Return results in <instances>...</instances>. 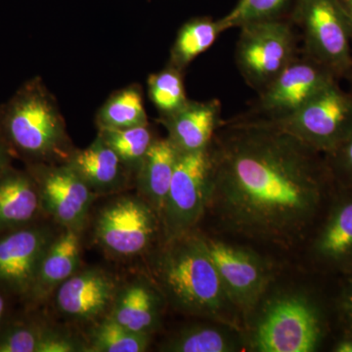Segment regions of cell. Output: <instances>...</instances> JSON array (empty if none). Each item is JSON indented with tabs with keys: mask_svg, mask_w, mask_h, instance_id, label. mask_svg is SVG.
Wrapping results in <instances>:
<instances>
[{
	"mask_svg": "<svg viewBox=\"0 0 352 352\" xmlns=\"http://www.w3.org/2000/svg\"><path fill=\"white\" fill-rule=\"evenodd\" d=\"M0 133L12 155L29 164H51L72 155L63 117L39 78L0 107Z\"/></svg>",
	"mask_w": 352,
	"mask_h": 352,
	"instance_id": "obj_4",
	"label": "cell"
},
{
	"mask_svg": "<svg viewBox=\"0 0 352 352\" xmlns=\"http://www.w3.org/2000/svg\"><path fill=\"white\" fill-rule=\"evenodd\" d=\"M223 32L220 20L199 17L188 21L178 31L168 65L183 72L193 60L210 50Z\"/></svg>",
	"mask_w": 352,
	"mask_h": 352,
	"instance_id": "obj_23",
	"label": "cell"
},
{
	"mask_svg": "<svg viewBox=\"0 0 352 352\" xmlns=\"http://www.w3.org/2000/svg\"><path fill=\"white\" fill-rule=\"evenodd\" d=\"M171 143L179 153L207 149L221 126V104L219 100L188 101L179 111L161 118Z\"/></svg>",
	"mask_w": 352,
	"mask_h": 352,
	"instance_id": "obj_16",
	"label": "cell"
},
{
	"mask_svg": "<svg viewBox=\"0 0 352 352\" xmlns=\"http://www.w3.org/2000/svg\"><path fill=\"white\" fill-rule=\"evenodd\" d=\"M340 4L344 7V11L349 16L352 24V0H340Z\"/></svg>",
	"mask_w": 352,
	"mask_h": 352,
	"instance_id": "obj_36",
	"label": "cell"
},
{
	"mask_svg": "<svg viewBox=\"0 0 352 352\" xmlns=\"http://www.w3.org/2000/svg\"><path fill=\"white\" fill-rule=\"evenodd\" d=\"M7 309V302L6 298L2 295V291H0V325H1L2 321H3L4 317H6Z\"/></svg>",
	"mask_w": 352,
	"mask_h": 352,
	"instance_id": "obj_35",
	"label": "cell"
},
{
	"mask_svg": "<svg viewBox=\"0 0 352 352\" xmlns=\"http://www.w3.org/2000/svg\"><path fill=\"white\" fill-rule=\"evenodd\" d=\"M149 96L161 118L168 117L186 105L182 71L168 65L163 71L153 74L148 80Z\"/></svg>",
	"mask_w": 352,
	"mask_h": 352,
	"instance_id": "obj_27",
	"label": "cell"
},
{
	"mask_svg": "<svg viewBox=\"0 0 352 352\" xmlns=\"http://www.w3.org/2000/svg\"><path fill=\"white\" fill-rule=\"evenodd\" d=\"M152 270L154 284L175 309L242 329V316L229 300L199 234L166 241Z\"/></svg>",
	"mask_w": 352,
	"mask_h": 352,
	"instance_id": "obj_2",
	"label": "cell"
},
{
	"mask_svg": "<svg viewBox=\"0 0 352 352\" xmlns=\"http://www.w3.org/2000/svg\"><path fill=\"white\" fill-rule=\"evenodd\" d=\"M179 152L168 138H156L136 173L139 194L161 220Z\"/></svg>",
	"mask_w": 352,
	"mask_h": 352,
	"instance_id": "obj_21",
	"label": "cell"
},
{
	"mask_svg": "<svg viewBox=\"0 0 352 352\" xmlns=\"http://www.w3.org/2000/svg\"><path fill=\"white\" fill-rule=\"evenodd\" d=\"M340 337L333 342L332 349L333 352H352V333L340 332Z\"/></svg>",
	"mask_w": 352,
	"mask_h": 352,
	"instance_id": "obj_33",
	"label": "cell"
},
{
	"mask_svg": "<svg viewBox=\"0 0 352 352\" xmlns=\"http://www.w3.org/2000/svg\"><path fill=\"white\" fill-rule=\"evenodd\" d=\"M239 29L236 64L245 82L259 92L298 57L296 34L283 17L256 21Z\"/></svg>",
	"mask_w": 352,
	"mask_h": 352,
	"instance_id": "obj_6",
	"label": "cell"
},
{
	"mask_svg": "<svg viewBox=\"0 0 352 352\" xmlns=\"http://www.w3.org/2000/svg\"><path fill=\"white\" fill-rule=\"evenodd\" d=\"M244 349L242 329L215 321L182 329L161 346L162 351L170 352H237Z\"/></svg>",
	"mask_w": 352,
	"mask_h": 352,
	"instance_id": "obj_22",
	"label": "cell"
},
{
	"mask_svg": "<svg viewBox=\"0 0 352 352\" xmlns=\"http://www.w3.org/2000/svg\"><path fill=\"white\" fill-rule=\"evenodd\" d=\"M45 328L15 323L0 330V352H38Z\"/></svg>",
	"mask_w": 352,
	"mask_h": 352,
	"instance_id": "obj_29",
	"label": "cell"
},
{
	"mask_svg": "<svg viewBox=\"0 0 352 352\" xmlns=\"http://www.w3.org/2000/svg\"><path fill=\"white\" fill-rule=\"evenodd\" d=\"M207 210L220 233L281 252L307 244L337 189L325 155L268 120L222 122Z\"/></svg>",
	"mask_w": 352,
	"mask_h": 352,
	"instance_id": "obj_1",
	"label": "cell"
},
{
	"mask_svg": "<svg viewBox=\"0 0 352 352\" xmlns=\"http://www.w3.org/2000/svg\"><path fill=\"white\" fill-rule=\"evenodd\" d=\"M325 157L337 186L352 190V134Z\"/></svg>",
	"mask_w": 352,
	"mask_h": 352,
	"instance_id": "obj_30",
	"label": "cell"
},
{
	"mask_svg": "<svg viewBox=\"0 0 352 352\" xmlns=\"http://www.w3.org/2000/svg\"><path fill=\"white\" fill-rule=\"evenodd\" d=\"M80 256V231L65 228L46 250L28 300L39 302L47 298L55 289L78 272Z\"/></svg>",
	"mask_w": 352,
	"mask_h": 352,
	"instance_id": "obj_18",
	"label": "cell"
},
{
	"mask_svg": "<svg viewBox=\"0 0 352 352\" xmlns=\"http://www.w3.org/2000/svg\"><path fill=\"white\" fill-rule=\"evenodd\" d=\"M201 236L229 300L242 318L247 319L272 283V264L250 248Z\"/></svg>",
	"mask_w": 352,
	"mask_h": 352,
	"instance_id": "obj_8",
	"label": "cell"
},
{
	"mask_svg": "<svg viewBox=\"0 0 352 352\" xmlns=\"http://www.w3.org/2000/svg\"><path fill=\"white\" fill-rule=\"evenodd\" d=\"M98 136L135 175L146 153L156 139L149 124L129 129H99Z\"/></svg>",
	"mask_w": 352,
	"mask_h": 352,
	"instance_id": "obj_25",
	"label": "cell"
},
{
	"mask_svg": "<svg viewBox=\"0 0 352 352\" xmlns=\"http://www.w3.org/2000/svg\"><path fill=\"white\" fill-rule=\"evenodd\" d=\"M41 210L65 228L82 231L96 194L68 164H29Z\"/></svg>",
	"mask_w": 352,
	"mask_h": 352,
	"instance_id": "obj_12",
	"label": "cell"
},
{
	"mask_svg": "<svg viewBox=\"0 0 352 352\" xmlns=\"http://www.w3.org/2000/svg\"><path fill=\"white\" fill-rule=\"evenodd\" d=\"M245 349L256 352H314L330 333L327 308L305 291L264 296L248 317Z\"/></svg>",
	"mask_w": 352,
	"mask_h": 352,
	"instance_id": "obj_3",
	"label": "cell"
},
{
	"mask_svg": "<svg viewBox=\"0 0 352 352\" xmlns=\"http://www.w3.org/2000/svg\"><path fill=\"white\" fill-rule=\"evenodd\" d=\"M161 230V220L147 201L141 197L126 196L101 210L95 238L113 256L133 258L148 251Z\"/></svg>",
	"mask_w": 352,
	"mask_h": 352,
	"instance_id": "obj_10",
	"label": "cell"
},
{
	"mask_svg": "<svg viewBox=\"0 0 352 352\" xmlns=\"http://www.w3.org/2000/svg\"><path fill=\"white\" fill-rule=\"evenodd\" d=\"M164 302L156 285L135 281L118 291L108 316L132 332L152 335L161 324Z\"/></svg>",
	"mask_w": 352,
	"mask_h": 352,
	"instance_id": "obj_17",
	"label": "cell"
},
{
	"mask_svg": "<svg viewBox=\"0 0 352 352\" xmlns=\"http://www.w3.org/2000/svg\"><path fill=\"white\" fill-rule=\"evenodd\" d=\"M342 286L335 300L336 317L340 332L352 333V271L342 275Z\"/></svg>",
	"mask_w": 352,
	"mask_h": 352,
	"instance_id": "obj_31",
	"label": "cell"
},
{
	"mask_svg": "<svg viewBox=\"0 0 352 352\" xmlns=\"http://www.w3.org/2000/svg\"><path fill=\"white\" fill-rule=\"evenodd\" d=\"M151 342V335L127 330L107 316L95 326L90 333L87 351L143 352Z\"/></svg>",
	"mask_w": 352,
	"mask_h": 352,
	"instance_id": "obj_26",
	"label": "cell"
},
{
	"mask_svg": "<svg viewBox=\"0 0 352 352\" xmlns=\"http://www.w3.org/2000/svg\"><path fill=\"white\" fill-rule=\"evenodd\" d=\"M12 156V153L0 133V175L10 166V160Z\"/></svg>",
	"mask_w": 352,
	"mask_h": 352,
	"instance_id": "obj_34",
	"label": "cell"
},
{
	"mask_svg": "<svg viewBox=\"0 0 352 352\" xmlns=\"http://www.w3.org/2000/svg\"><path fill=\"white\" fill-rule=\"evenodd\" d=\"M270 122L316 151L329 154L352 134V91L342 89L337 80L295 113Z\"/></svg>",
	"mask_w": 352,
	"mask_h": 352,
	"instance_id": "obj_7",
	"label": "cell"
},
{
	"mask_svg": "<svg viewBox=\"0 0 352 352\" xmlns=\"http://www.w3.org/2000/svg\"><path fill=\"white\" fill-rule=\"evenodd\" d=\"M87 351L78 340L67 333L56 332L45 328L38 352H76Z\"/></svg>",
	"mask_w": 352,
	"mask_h": 352,
	"instance_id": "obj_32",
	"label": "cell"
},
{
	"mask_svg": "<svg viewBox=\"0 0 352 352\" xmlns=\"http://www.w3.org/2000/svg\"><path fill=\"white\" fill-rule=\"evenodd\" d=\"M307 244L320 272L342 276L352 271V190L337 186Z\"/></svg>",
	"mask_w": 352,
	"mask_h": 352,
	"instance_id": "obj_13",
	"label": "cell"
},
{
	"mask_svg": "<svg viewBox=\"0 0 352 352\" xmlns=\"http://www.w3.org/2000/svg\"><path fill=\"white\" fill-rule=\"evenodd\" d=\"M210 146L178 155L161 217L166 241L194 232L206 215L212 173Z\"/></svg>",
	"mask_w": 352,
	"mask_h": 352,
	"instance_id": "obj_9",
	"label": "cell"
},
{
	"mask_svg": "<svg viewBox=\"0 0 352 352\" xmlns=\"http://www.w3.org/2000/svg\"><path fill=\"white\" fill-rule=\"evenodd\" d=\"M292 10L305 56L352 80V24L340 0H296Z\"/></svg>",
	"mask_w": 352,
	"mask_h": 352,
	"instance_id": "obj_5",
	"label": "cell"
},
{
	"mask_svg": "<svg viewBox=\"0 0 352 352\" xmlns=\"http://www.w3.org/2000/svg\"><path fill=\"white\" fill-rule=\"evenodd\" d=\"M41 210L38 187L29 171L6 168L0 175V235L30 226Z\"/></svg>",
	"mask_w": 352,
	"mask_h": 352,
	"instance_id": "obj_19",
	"label": "cell"
},
{
	"mask_svg": "<svg viewBox=\"0 0 352 352\" xmlns=\"http://www.w3.org/2000/svg\"><path fill=\"white\" fill-rule=\"evenodd\" d=\"M296 0H239L220 20L224 32L256 21L282 18Z\"/></svg>",
	"mask_w": 352,
	"mask_h": 352,
	"instance_id": "obj_28",
	"label": "cell"
},
{
	"mask_svg": "<svg viewBox=\"0 0 352 352\" xmlns=\"http://www.w3.org/2000/svg\"><path fill=\"white\" fill-rule=\"evenodd\" d=\"M118 291L109 273L91 268L75 273L58 288L56 305L72 320L96 321L109 314Z\"/></svg>",
	"mask_w": 352,
	"mask_h": 352,
	"instance_id": "obj_15",
	"label": "cell"
},
{
	"mask_svg": "<svg viewBox=\"0 0 352 352\" xmlns=\"http://www.w3.org/2000/svg\"><path fill=\"white\" fill-rule=\"evenodd\" d=\"M99 129H129L148 124L140 87H131L112 95L97 116Z\"/></svg>",
	"mask_w": 352,
	"mask_h": 352,
	"instance_id": "obj_24",
	"label": "cell"
},
{
	"mask_svg": "<svg viewBox=\"0 0 352 352\" xmlns=\"http://www.w3.org/2000/svg\"><path fill=\"white\" fill-rule=\"evenodd\" d=\"M66 164L96 195L118 191L126 185L129 168L99 136L87 149L72 153Z\"/></svg>",
	"mask_w": 352,
	"mask_h": 352,
	"instance_id": "obj_20",
	"label": "cell"
},
{
	"mask_svg": "<svg viewBox=\"0 0 352 352\" xmlns=\"http://www.w3.org/2000/svg\"><path fill=\"white\" fill-rule=\"evenodd\" d=\"M337 80L332 72L311 58L298 56L259 91L258 100L245 116L270 122L283 119Z\"/></svg>",
	"mask_w": 352,
	"mask_h": 352,
	"instance_id": "obj_11",
	"label": "cell"
},
{
	"mask_svg": "<svg viewBox=\"0 0 352 352\" xmlns=\"http://www.w3.org/2000/svg\"><path fill=\"white\" fill-rule=\"evenodd\" d=\"M48 227L30 224L0 235V291L28 298L46 250L54 239Z\"/></svg>",
	"mask_w": 352,
	"mask_h": 352,
	"instance_id": "obj_14",
	"label": "cell"
}]
</instances>
